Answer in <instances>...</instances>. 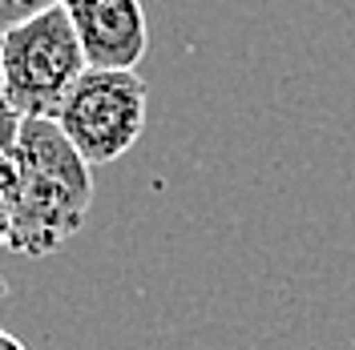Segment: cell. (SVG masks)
<instances>
[{"instance_id": "obj_8", "label": "cell", "mask_w": 355, "mask_h": 350, "mask_svg": "<svg viewBox=\"0 0 355 350\" xmlns=\"http://www.w3.org/2000/svg\"><path fill=\"white\" fill-rule=\"evenodd\" d=\"M0 350H28V347H24L17 334H8V330L0 326Z\"/></svg>"}, {"instance_id": "obj_3", "label": "cell", "mask_w": 355, "mask_h": 350, "mask_svg": "<svg viewBox=\"0 0 355 350\" xmlns=\"http://www.w3.org/2000/svg\"><path fill=\"white\" fill-rule=\"evenodd\" d=\"M146 81L137 68H89L73 85L57 125L89 165H110L137 145L146 129Z\"/></svg>"}, {"instance_id": "obj_1", "label": "cell", "mask_w": 355, "mask_h": 350, "mask_svg": "<svg viewBox=\"0 0 355 350\" xmlns=\"http://www.w3.org/2000/svg\"><path fill=\"white\" fill-rule=\"evenodd\" d=\"M12 154L21 169V214L8 250L44 258L85 225L93 205V165L49 117H24Z\"/></svg>"}, {"instance_id": "obj_6", "label": "cell", "mask_w": 355, "mask_h": 350, "mask_svg": "<svg viewBox=\"0 0 355 350\" xmlns=\"http://www.w3.org/2000/svg\"><path fill=\"white\" fill-rule=\"evenodd\" d=\"M61 0H0V37H8L12 28L28 24L33 17H41L49 8H57Z\"/></svg>"}, {"instance_id": "obj_7", "label": "cell", "mask_w": 355, "mask_h": 350, "mask_svg": "<svg viewBox=\"0 0 355 350\" xmlns=\"http://www.w3.org/2000/svg\"><path fill=\"white\" fill-rule=\"evenodd\" d=\"M17 113H12V105H8V89H4V61H0V125L4 121H12Z\"/></svg>"}, {"instance_id": "obj_4", "label": "cell", "mask_w": 355, "mask_h": 350, "mask_svg": "<svg viewBox=\"0 0 355 350\" xmlns=\"http://www.w3.org/2000/svg\"><path fill=\"white\" fill-rule=\"evenodd\" d=\"M89 68H137L150 48L141 0H61Z\"/></svg>"}, {"instance_id": "obj_2", "label": "cell", "mask_w": 355, "mask_h": 350, "mask_svg": "<svg viewBox=\"0 0 355 350\" xmlns=\"http://www.w3.org/2000/svg\"><path fill=\"white\" fill-rule=\"evenodd\" d=\"M0 61H4L8 105L17 117L57 121L73 85L89 73L85 48L61 4L0 37Z\"/></svg>"}, {"instance_id": "obj_5", "label": "cell", "mask_w": 355, "mask_h": 350, "mask_svg": "<svg viewBox=\"0 0 355 350\" xmlns=\"http://www.w3.org/2000/svg\"><path fill=\"white\" fill-rule=\"evenodd\" d=\"M24 117H12L0 125V246L8 250L12 230H17V214H21V169H17V133H21Z\"/></svg>"}]
</instances>
